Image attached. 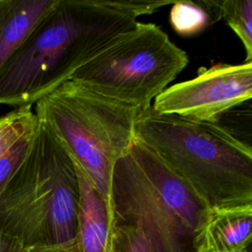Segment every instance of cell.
Listing matches in <instances>:
<instances>
[{"label":"cell","instance_id":"7","mask_svg":"<svg viewBox=\"0 0 252 252\" xmlns=\"http://www.w3.org/2000/svg\"><path fill=\"white\" fill-rule=\"evenodd\" d=\"M252 61L218 63L196 77L167 87L153 101L159 114L216 122L224 112L251 100Z\"/></svg>","mask_w":252,"mask_h":252},{"label":"cell","instance_id":"8","mask_svg":"<svg viewBox=\"0 0 252 252\" xmlns=\"http://www.w3.org/2000/svg\"><path fill=\"white\" fill-rule=\"evenodd\" d=\"M252 205L209 211L195 232L194 252H244L252 239Z\"/></svg>","mask_w":252,"mask_h":252},{"label":"cell","instance_id":"18","mask_svg":"<svg viewBox=\"0 0 252 252\" xmlns=\"http://www.w3.org/2000/svg\"><path fill=\"white\" fill-rule=\"evenodd\" d=\"M244 252H251V247L249 248V249H247V250H245Z\"/></svg>","mask_w":252,"mask_h":252},{"label":"cell","instance_id":"16","mask_svg":"<svg viewBox=\"0 0 252 252\" xmlns=\"http://www.w3.org/2000/svg\"><path fill=\"white\" fill-rule=\"evenodd\" d=\"M25 252H82L78 237L74 240L48 245H34L25 249Z\"/></svg>","mask_w":252,"mask_h":252},{"label":"cell","instance_id":"5","mask_svg":"<svg viewBox=\"0 0 252 252\" xmlns=\"http://www.w3.org/2000/svg\"><path fill=\"white\" fill-rule=\"evenodd\" d=\"M142 111L68 80L37 100L34 113L108 200L112 168L129 152Z\"/></svg>","mask_w":252,"mask_h":252},{"label":"cell","instance_id":"9","mask_svg":"<svg viewBox=\"0 0 252 252\" xmlns=\"http://www.w3.org/2000/svg\"><path fill=\"white\" fill-rule=\"evenodd\" d=\"M76 168L79 180L78 239L82 252H106L111 227L108 200L77 164Z\"/></svg>","mask_w":252,"mask_h":252},{"label":"cell","instance_id":"13","mask_svg":"<svg viewBox=\"0 0 252 252\" xmlns=\"http://www.w3.org/2000/svg\"><path fill=\"white\" fill-rule=\"evenodd\" d=\"M38 118L32 106H21L0 118V158L23 136L36 130Z\"/></svg>","mask_w":252,"mask_h":252},{"label":"cell","instance_id":"3","mask_svg":"<svg viewBox=\"0 0 252 252\" xmlns=\"http://www.w3.org/2000/svg\"><path fill=\"white\" fill-rule=\"evenodd\" d=\"M76 164L47 125L38 127L24 162L0 193V230L23 244H58L78 237Z\"/></svg>","mask_w":252,"mask_h":252},{"label":"cell","instance_id":"14","mask_svg":"<svg viewBox=\"0 0 252 252\" xmlns=\"http://www.w3.org/2000/svg\"><path fill=\"white\" fill-rule=\"evenodd\" d=\"M106 252H151V249L139 227L112 221Z\"/></svg>","mask_w":252,"mask_h":252},{"label":"cell","instance_id":"4","mask_svg":"<svg viewBox=\"0 0 252 252\" xmlns=\"http://www.w3.org/2000/svg\"><path fill=\"white\" fill-rule=\"evenodd\" d=\"M108 205L111 222L139 227L151 252H194L195 232L210 211L182 178L136 140L112 168Z\"/></svg>","mask_w":252,"mask_h":252},{"label":"cell","instance_id":"17","mask_svg":"<svg viewBox=\"0 0 252 252\" xmlns=\"http://www.w3.org/2000/svg\"><path fill=\"white\" fill-rule=\"evenodd\" d=\"M25 249L16 238L0 230V252H25Z\"/></svg>","mask_w":252,"mask_h":252},{"label":"cell","instance_id":"2","mask_svg":"<svg viewBox=\"0 0 252 252\" xmlns=\"http://www.w3.org/2000/svg\"><path fill=\"white\" fill-rule=\"evenodd\" d=\"M134 139L182 178L212 210L252 205V148L217 123L159 114L151 106Z\"/></svg>","mask_w":252,"mask_h":252},{"label":"cell","instance_id":"12","mask_svg":"<svg viewBox=\"0 0 252 252\" xmlns=\"http://www.w3.org/2000/svg\"><path fill=\"white\" fill-rule=\"evenodd\" d=\"M220 18L241 40L246 58L252 61V0L219 1Z\"/></svg>","mask_w":252,"mask_h":252},{"label":"cell","instance_id":"15","mask_svg":"<svg viewBox=\"0 0 252 252\" xmlns=\"http://www.w3.org/2000/svg\"><path fill=\"white\" fill-rule=\"evenodd\" d=\"M36 130L23 136L0 158V193L24 162L33 142Z\"/></svg>","mask_w":252,"mask_h":252},{"label":"cell","instance_id":"10","mask_svg":"<svg viewBox=\"0 0 252 252\" xmlns=\"http://www.w3.org/2000/svg\"><path fill=\"white\" fill-rule=\"evenodd\" d=\"M54 0H0V70Z\"/></svg>","mask_w":252,"mask_h":252},{"label":"cell","instance_id":"1","mask_svg":"<svg viewBox=\"0 0 252 252\" xmlns=\"http://www.w3.org/2000/svg\"><path fill=\"white\" fill-rule=\"evenodd\" d=\"M174 1L54 0L0 70V104L32 106L139 16Z\"/></svg>","mask_w":252,"mask_h":252},{"label":"cell","instance_id":"6","mask_svg":"<svg viewBox=\"0 0 252 252\" xmlns=\"http://www.w3.org/2000/svg\"><path fill=\"white\" fill-rule=\"evenodd\" d=\"M189 63L187 53L153 23L115 35L70 78L115 101L145 109Z\"/></svg>","mask_w":252,"mask_h":252},{"label":"cell","instance_id":"11","mask_svg":"<svg viewBox=\"0 0 252 252\" xmlns=\"http://www.w3.org/2000/svg\"><path fill=\"white\" fill-rule=\"evenodd\" d=\"M220 18L219 1H174L169 12L172 29L180 35H195Z\"/></svg>","mask_w":252,"mask_h":252}]
</instances>
